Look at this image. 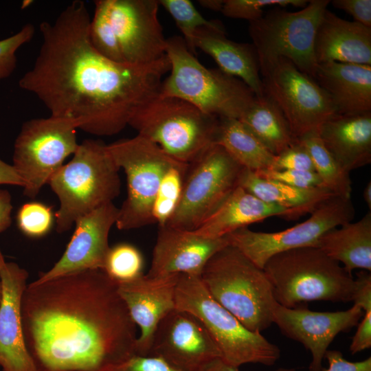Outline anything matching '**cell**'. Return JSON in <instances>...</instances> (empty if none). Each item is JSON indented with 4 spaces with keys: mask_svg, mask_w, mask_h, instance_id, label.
Listing matches in <instances>:
<instances>
[{
    "mask_svg": "<svg viewBox=\"0 0 371 371\" xmlns=\"http://www.w3.org/2000/svg\"><path fill=\"white\" fill-rule=\"evenodd\" d=\"M90 21L85 2L75 0L53 22H42L38 54L19 86L52 116L71 120L86 133L111 136L159 94L170 65L166 54L140 65L106 58L90 42Z\"/></svg>",
    "mask_w": 371,
    "mask_h": 371,
    "instance_id": "6da1fadb",
    "label": "cell"
},
{
    "mask_svg": "<svg viewBox=\"0 0 371 371\" xmlns=\"http://www.w3.org/2000/svg\"><path fill=\"white\" fill-rule=\"evenodd\" d=\"M21 315L37 371H115L136 355L137 326L102 269L28 284Z\"/></svg>",
    "mask_w": 371,
    "mask_h": 371,
    "instance_id": "7a4b0ae2",
    "label": "cell"
},
{
    "mask_svg": "<svg viewBox=\"0 0 371 371\" xmlns=\"http://www.w3.org/2000/svg\"><path fill=\"white\" fill-rule=\"evenodd\" d=\"M119 170L103 142L89 139L79 144L47 183L60 203L54 214L56 231L67 232L82 216L113 202L120 193Z\"/></svg>",
    "mask_w": 371,
    "mask_h": 371,
    "instance_id": "3957f363",
    "label": "cell"
},
{
    "mask_svg": "<svg viewBox=\"0 0 371 371\" xmlns=\"http://www.w3.org/2000/svg\"><path fill=\"white\" fill-rule=\"evenodd\" d=\"M166 54L170 74L161 82L159 95L183 100L219 118L238 119L254 102L256 95L245 82L205 67L181 36L166 40Z\"/></svg>",
    "mask_w": 371,
    "mask_h": 371,
    "instance_id": "277c9868",
    "label": "cell"
},
{
    "mask_svg": "<svg viewBox=\"0 0 371 371\" xmlns=\"http://www.w3.org/2000/svg\"><path fill=\"white\" fill-rule=\"evenodd\" d=\"M276 301L293 308L311 301L352 302L356 279L317 247L277 254L263 267Z\"/></svg>",
    "mask_w": 371,
    "mask_h": 371,
    "instance_id": "5b68a950",
    "label": "cell"
},
{
    "mask_svg": "<svg viewBox=\"0 0 371 371\" xmlns=\"http://www.w3.org/2000/svg\"><path fill=\"white\" fill-rule=\"evenodd\" d=\"M200 280L211 297L254 332L273 323L276 301L262 269L227 245L208 260Z\"/></svg>",
    "mask_w": 371,
    "mask_h": 371,
    "instance_id": "8992f818",
    "label": "cell"
},
{
    "mask_svg": "<svg viewBox=\"0 0 371 371\" xmlns=\"http://www.w3.org/2000/svg\"><path fill=\"white\" fill-rule=\"evenodd\" d=\"M220 118L190 103L159 94L144 104L128 125L173 159L190 164L216 144Z\"/></svg>",
    "mask_w": 371,
    "mask_h": 371,
    "instance_id": "52a82bcc",
    "label": "cell"
},
{
    "mask_svg": "<svg viewBox=\"0 0 371 371\" xmlns=\"http://www.w3.org/2000/svg\"><path fill=\"white\" fill-rule=\"evenodd\" d=\"M176 308L188 311L204 324L218 346L221 359L239 367L246 363L272 366L280 357L279 348L261 333L247 328L216 302L200 278L180 274L175 292Z\"/></svg>",
    "mask_w": 371,
    "mask_h": 371,
    "instance_id": "ba28073f",
    "label": "cell"
},
{
    "mask_svg": "<svg viewBox=\"0 0 371 371\" xmlns=\"http://www.w3.org/2000/svg\"><path fill=\"white\" fill-rule=\"evenodd\" d=\"M330 3L311 0L296 12L276 7L249 22L248 31L262 76L278 59L285 58L314 79L318 66L314 52L315 32Z\"/></svg>",
    "mask_w": 371,
    "mask_h": 371,
    "instance_id": "9c48e42d",
    "label": "cell"
},
{
    "mask_svg": "<svg viewBox=\"0 0 371 371\" xmlns=\"http://www.w3.org/2000/svg\"><path fill=\"white\" fill-rule=\"evenodd\" d=\"M107 148L126 177L127 196L119 208L116 227L130 230L155 223L152 208L160 182L165 172L179 161L139 135L119 139Z\"/></svg>",
    "mask_w": 371,
    "mask_h": 371,
    "instance_id": "30bf717a",
    "label": "cell"
},
{
    "mask_svg": "<svg viewBox=\"0 0 371 371\" xmlns=\"http://www.w3.org/2000/svg\"><path fill=\"white\" fill-rule=\"evenodd\" d=\"M76 126L50 115L24 122L14 144L12 166L24 181L23 194L34 199L77 150Z\"/></svg>",
    "mask_w": 371,
    "mask_h": 371,
    "instance_id": "8fae6325",
    "label": "cell"
},
{
    "mask_svg": "<svg viewBox=\"0 0 371 371\" xmlns=\"http://www.w3.org/2000/svg\"><path fill=\"white\" fill-rule=\"evenodd\" d=\"M243 167L216 144L189 164L181 197L167 226L196 229L238 186Z\"/></svg>",
    "mask_w": 371,
    "mask_h": 371,
    "instance_id": "7c38bea8",
    "label": "cell"
},
{
    "mask_svg": "<svg viewBox=\"0 0 371 371\" xmlns=\"http://www.w3.org/2000/svg\"><path fill=\"white\" fill-rule=\"evenodd\" d=\"M355 208L351 199L333 195L322 201L304 221L276 232L237 229L225 237L260 269L274 255L306 247H316L326 232L352 221Z\"/></svg>",
    "mask_w": 371,
    "mask_h": 371,
    "instance_id": "4fadbf2b",
    "label": "cell"
},
{
    "mask_svg": "<svg viewBox=\"0 0 371 371\" xmlns=\"http://www.w3.org/2000/svg\"><path fill=\"white\" fill-rule=\"evenodd\" d=\"M261 78L264 93L281 110L296 139L337 114L327 93L289 59H278Z\"/></svg>",
    "mask_w": 371,
    "mask_h": 371,
    "instance_id": "5bb4252c",
    "label": "cell"
},
{
    "mask_svg": "<svg viewBox=\"0 0 371 371\" xmlns=\"http://www.w3.org/2000/svg\"><path fill=\"white\" fill-rule=\"evenodd\" d=\"M110 22L124 63L155 62L166 55V38L157 0H106Z\"/></svg>",
    "mask_w": 371,
    "mask_h": 371,
    "instance_id": "9a60e30c",
    "label": "cell"
},
{
    "mask_svg": "<svg viewBox=\"0 0 371 371\" xmlns=\"http://www.w3.org/2000/svg\"><path fill=\"white\" fill-rule=\"evenodd\" d=\"M149 355L160 357L183 371H203L221 352L202 322L175 308L159 322Z\"/></svg>",
    "mask_w": 371,
    "mask_h": 371,
    "instance_id": "2e32d148",
    "label": "cell"
},
{
    "mask_svg": "<svg viewBox=\"0 0 371 371\" xmlns=\"http://www.w3.org/2000/svg\"><path fill=\"white\" fill-rule=\"evenodd\" d=\"M363 314L355 304L346 311L318 312L304 305L288 308L277 302L273 309V323L284 335L311 352L309 371H322L325 353L335 337L357 326Z\"/></svg>",
    "mask_w": 371,
    "mask_h": 371,
    "instance_id": "e0dca14e",
    "label": "cell"
},
{
    "mask_svg": "<svg viewBox=\"0 0 371 371\" xmlns=\"http://www.w3.org/2000/svg\"><path fill=\"white\" fill-rule=\"evenodd\" d=\"M119 208L106 203L78 218L75 230L63 254L47 271L34 282L86 270L103 269L109 250V232L115 225Z\"/></svg>",
    "mask_w": 371,
    "mask_h": 371,
    "instance_id": "ac0fdd59",
    "label": "cell"
},
{
    "mask_svg": "<svg viewBox=\"0 0 371 371\" xmlns=\"http://www.w3.org/2000/svg\"><path fill=\"white\" fill-rule=\"evenodd\" d=\"M0 367L3 371H37L25 345L21 303L28 272L8 262L0 249Z\"/></svg>",
    "mask_w": 371,
    "mask_h": 371,
    "instance_id": "d6986e66",
    "label": "cell"
},
{
    "mask_svg": "<svg viewBox=\"0 0 371 371\" xmlns=\"http://www.w3.org/2000/svg\"><path fill=\"white\" fill-rule=\"evenodd\" d=\"M179 276L143 275L133 281L117 284L118 292L140 329L136 355H149L159 322L176 308L175 292Z\"/></svg>",
    "mask_w": 371,
    "mask_h": 371,
    "instance_id": "ffe728a7",
    "label": "cell"
},
{
    "mask_svg": "<svg viewBox=\"0 0 371 371\" xmlns=\"http://www.w3.org/2000/svg\"><path fill=\"white\" fill-rule=\"evenodd\" d=\"M227 245L225 237L211 238L194 231L159 227L147 275L186 274L200 278L208 260Z\"/></svg>",
    "mask_w": 371,
    "mask_h": 371,
    "instance_id": "44dd1931",
    "label": "cell"
},
{
    "mask_svg": "<svg viewBox=\"0 0 371 371\" xmlns=\"http://www.w3.org/2000/svg\"><path fill=\"white\" fill-rule=\"evenodd\" d=\"M314 52L318 65L336 62L371 65V28L326 9L316 30Z\"/></svg>",
    "mask_w": 371,
    "mask_h": 371,
    "instance_id": "7402d4cb",
    "label": "cell"
},
{
    "mask_svg": "<svg viewBox=\"0 0 371 371\" xmlns=\"http://www.w3.org/2000/svg\"><path fill=\"white\" fill-rule=\"evenodd\" d=\"M328 151L346 172L371 163V111L335 114L317 128Z\"/></svg>",
    "mask_w": 371,
    "mask_h": 371,
    "instance_id": "603a6c76",
    "label": "cell"
},
{
    "mask_svg": "<svg viewBox=\"0 0 371 371\" xmlns=\"http://www.w3.org/2000/svg\"><path fill=\"white\" fill-rule=\"evenodd\" d=\"M305 214L265 202L238 186L194 232L211 238H223L272 216L296 219Z\"/></svg>",
    "mask_w": 371,
    "mask_h": 371,
    "instance_id": "cb8c5ba5",
    "label": "cell"
},
{
    "mask_svg": "<svg viewBox=\"0 0 371 371\" xmlns=\"http://www.w3.org/2000/svg\"><path fill=\"white\" fill-rule=\"evenodd\" d=\"M193 45L211 56L224 73L245 82L256 96L264 94L256 49L252 44L227 38L224 27H203L194 34Z\"/></svg>",
    "mask_w": 371,
    "mask_h": 371,
    "instance_id": "d4e9b609",
    "label": "cell"
},
{
    "mask_svg": "<svg viewBox=\"0 0 371 371\" xmlns=\"http://www.w3.org/2000/svg\"><path fill=\"white\" fill-rule=\"evenodd\" d=\"M314 80L329 95L337 113L371 111V65L319 64Z\"/></svg>",
    "mask_w": 371,
    "mask_h": 371,
    "instance_id": "484cf974",
    "label": "cell"
},
{
    "mask_svg": "<svg viewBox=\"0 0 371 371\" xmlns=\"http://www.w3.org/2000/svg\"><path fill=\"white\" fill-rule=\"evenodd\" d=\"M330 258L343 264L349 273L356 269L371 271V212L358 221L345 223L324 233L317 243Z\"/></svg>",
    "mask_w": 371,
    "mask_h": 371,
    "instance_id": "4316f807",
    "label": "cell"
},
{
    "mask_svg": "<svg viewBox=\"0 0 371 371\" xmlns=\"http://www.w3.org/2000/svg\"><path fill=\"white\" fill-rule=\"evenodd\" d=\"M238 186L265 202L298 210L305 214H310L322 201L334 195L324 187L296 188L262 178L244 168Z\"/></svg>",
    "mask_w": 371,
    "mask_h": 371,
    "instance_id": "83f0119b",
    "label": "cell"
},
{
    "mask_svg": "<svg viewBox=\"0 0 371 371\" xmlns=\"http://www.w3.org/2000/svg\"><path fill=\"white\" fill-rule=\"evenodd\" d=\"M274 155L293 144L297 139L277 104L265 93L238 119Z\"/></svg>",
    "mask_w": 371,
    "mask_h": 371,
    "instance_id": "f1b7e54d",
    "label": "cell"
},
{
    "mask_svg": "<svg viewBox=\"0 0 371 371\" xmlns=\"http://www.w3.org/2000/svg\"><path fill=\"white\" fill-rule=\"evenodd\" d=\"M216 144L243 168L253 172L271 169L276 157L235 118H220Z\"/></svg>",
    "mask_w": 371,
    "mask_h": 371,
    "instance_id": "f546056e",
    "label": "cell"
},
{
    "mask_svg": "<svg viewBox=\"0 0 371 371\" xmlns=\"http://www.w3.org/2000/svg\"><path fill=\"white\" fill-rule=\"evenodd\" d=\"M306 148L313 161L315 172L324 187L334 194L351 199L352 181L350 173L344 170L328 151L317 130L297 139Z\"/></svg>",
    "mask_w": 371,
    "mask_h": 371,
    "instance_id": "4dcf8cb0",
    "label": "cell"
},
{
    "mask_svg": "<svg viewBox=\"0 0 371 371\" xmlns=\"http://www.w3.org/2000/svg\"><path fill=\"white\" fill-rule=\"evenodd\" d=\"M189 164L178 162L163 176L155 197L152 216L159 227L166 225L179 203Z\"/></svg>",
    "mask_w": 371,
    "mask_h": 371,
    "instance_id": "1f68e13d",
    "label": "cell"
},
{
    "mask_svg": "<svg viewBox=\"0 0 371 371\" xmlns=\"http://www.w3.org/2000/svg\"><path fill=\"white\" fill-rule=\"evenodd\" d=\"M144 267L141 251L131 244L122 243L110 247L102 270L119 284L133 281L144 275Z\"/></svg>",
    "mask_w": 371,
    "mask_h": 371,
    "instance_id": "d6a6232c",
    "label": "cell"
},
{
    "mask_svg": "<svg viewBox=\"0 0 371 371\" xmlns=\"http://www.w3.org/2000/svg\"><path fill=\"white\" fill-rule=\"evenodd\" d=\"M159 2L174 19L188 48L194 55L196 53L193 40L199 29L203 27H223L220 21H210L203 17L189 0H161Z\"/></svg>",
    "mask_w": 371,
    "mask_h": 371,
    "instance_id": "836d02e7",
    "label": "cell"
},
{
    "mask_svg": "<svg viewBox=\"0 0 371 371\" xmlns=\"http://www.w3.org/2000/svg\"><path fill=\"white\" fill-rule=\"evenodd\" d=\"M95 8L89 27L93 47L106 58L124 63L117 38L109 20L106 0L94 1Z\"/></svg>",
    "mask_w": 371,
    "mask_h": 371,
    "instance_id": "e575fe53",
    "label": "cell"
},
{
    "mask_svg": "<svg viewBox=\"0 0 371 371\" xmlns=\"http://www.w3.org/2000/svg\"><path fill=\"white\" fill-rule=\"evenodd\" d=\"M55 216L52 208L40 202L23 204L16 214L19 229L27 236L39 238L52 229Z\"/></svg>",
    "mask_w": 371,
    "mask_h": 371,
    "instance_id": "d590c367",
    "label": "cell"
},
{
    "mask_svg": "<svg viewBox=\"0 0 371 371\" xmlns=\"http://www.w3.org/2000/svg\"><path fill=\"white\" fill-rule=\"evenodd\" d=\"M308 2L307 0H224L221 12L227 17L245 19L251 22L264 15L265 7L293 6L303 8Z\"/></svg>",
    "mask_w": 371,
    "mask_h": 371,
    "instance_id": "8d00e7d4",
    "label": "cell"
},
{
    "mask_svg": "<svg viewBox=\"0 0 371 371\" xmlns=\"http://www.w3.org/2000/svg\"><path fill=\"white\" fill-rule=\"evenodd\" d=\"M35 32L31 23L24 25L16 34L0 40V80L10 77L16 67V51L30 42Z\"/></svg>",
    "mask_w": 371,
    "mask_h": 371,
    "instance_id": "74e56055",
    "label": "cell"
},
{
    "mask_svg": "<svg viewBox=\"0 0 371 371\" xmlns=\"http://www.w3.org/2000/svg\"><path fill=\"white\" fill-rule=\"evenodd\" d=\"M254 172L262 178L296 188L324 187L320 177L315 171L267 169Z\"/></svg>",
    "mask_w": 371,
    "mask_h": 371,
    "instance_id": "f35d334b",
    "label": "cell"
},
{
    "mask_svg": "<svg viewBox=\"0 0 371 371\" xmlns=\"http://www.w3.org/2000/svg\"><path fill=\"white\" fill-rule=\"evenodd\" d=\"M271 169L315 171L308 152L298 139L279 155H276Z\"/></svg>",
    "mask_w": 371,
    "mask_h": 371,
    "instance_id": "ab89813d",
    "label": "cell"
},
{
    "mask_svg": "<svg viewBox=\"0 0 371 371\" xmlns=\"http://www.w3.org/2000/svg\"><path fill=\"white\" fill-rule=\"evenodd\" d=\"M115 371H183L155 355H135Z\"/></svg>",
    "mask_w": 371,
    "mask_h": 371,
    "instance_id": "60d3db41",
    "label": "cell"
},
{
    "mask_svg": "<svg viewBox=\"0 0 371 371\" xmlns=\"http://www.w3.org/2000/svg\"><path fill=\"white\" fill-rule=\"evenodd\" d=\"M324 358L328 363L327 369L322 371H371V357L361 361L352 362L345 359L338 350H327ZM275 371H295L293 368H280Z\"/></svg>",
    "mask_w": 371,
    "mask_h": 371,
    "instance_id": "b9f144b4",
    "label": "cell"
},
{
    "mask_svg": "<svg viewBox=\"0 0 371 371\" xmlns=\"http://www.w3.org/2000/svg\"><path fill=\"white\" fill-rule=\"evenodd\" d=\"M330 3L352 16L355 22L371 28V0H334Z\"/></svg>",
    "mask_w": 371,
    "mask_h": 371,
    "instance_id": "7bdbcfd3",
    "label": "cell"
},
{
    "mask_svg": "<svg viewBox=\"0 0 371 371\" xmlns=\"http://www.w3.org/2000/svg\"><path fill=\"white\" fill-rule=\"evenodd\" d=\"M361 319L350 346L352 355L371 347V310L365 311Z\"/></svg>",
    "mask_w": 371,
    "mask_h": 371,
    "instance_id": "ee69618b",
    "label": "cell"
},
{
    "mask_svg": "<svg viewBox=\"0 0 371 371\" xmlns=\"http://www.w3.org/2000/svg\"><path fill=\"white\" fill-rule=\"evenodd\" d=\"M356 288L353 302L364 312L371 310V275L368 271H361L356 278Z\"/></svg>",
    "mask_w": 371,
    "mask_h": 371,
    "instance_id": "f6af8a7d",
    "label": "cell"
},
{
    "mask_svg": "<svg viewBox=\"0 0 371 371\" xmlns=\"http://www.w3.org/2000/svg\"><path fill=\"white\" fill-rule=\"evenodd\" d=\"M12 208L10 192L6 190L0 189V233L10 226Z\"/></svg>",
    "mask_w": 371,
    "mask_h": 371,
    "instance_id": "bcb514c9",
    "label": "cell"
},
{
    "mask_svg": "<svg viewBox=\"0 0 371 371\" xmlns=\"http://www.w3.org/2000/svg\"><path fill=\"white\" fill-rule=\"evenodd\" d=\"M24 181L12 164L0 159V185H12L23 187Z\"/></svg>",
    "mask_w": 371,
    "mask_h": 371,
    "instance_id": "7dc6e473",
    "label": "cell"
},
{
    "mask_svg": "<svg viewBox=\"0 0 371 371\" xmlns=\"http://www.w3.org/2000/svg\"><path fill=\"white\" fill-rule=\"evenodd\" d=\"M203 371H239L238 367L232 366L221 358H218L210 363Z\"/></svg>",
    "mask_w": 371,
    "mask_h": 371,
    "instance_id": "c3c4849f",
    "label": "cell"
},
{
    "mask_svg": "<svg viewBox=\"0 0 371 371\" xmlns=\"http://www.w3.org/2000/svg\"><path fill=\"white\" fill-rule=\"evenodd\" d=\"M199 4L206 9L214 11H221L224 0H201Z\"/></svg>",
    "mask_w": 371,
    "mask_h": 371,
    "instance_id": "681fc988",
    "label": "cell"
},
{
    "mask_svg": "<svg viewBox=\"0 0 371 371\" xmlns=\"http://www.w3.org/2000/svg\"><path fill=\"white\" fill-rule=\"evenodd\" d=\"M363 199L368 207L371 209V181H369L363 191Z\"/></svg>",
    "mask_w": 371,
    "mask_h": 371,
    "instance_id": "f907efd6",
    "label": "cell"
},
{
    "mask_svg": "<svg viewBox=\"0 0 371 371\" xmlns=\"http://www.w3.org/2000/svg\"><path fill=\"white\" fill-rule=\"evenodd\" d=\"M1 298V278H0V302Z\"/></svg>",
    "mask_w": 371,
    "mask_h": 371,
    "instance_id": "816d5d0a",
    "label": "cell"
}]
</instances>
